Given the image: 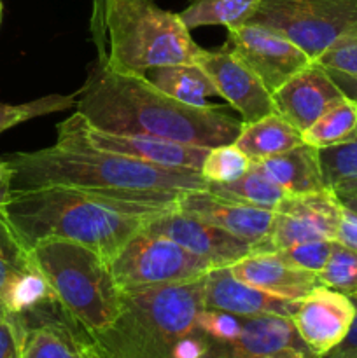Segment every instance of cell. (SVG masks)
<instances>
[{
    "label": "cell",
    "instance_id": "5bb4252c",
    "mask_svg": "<svg viewBox=\"0 0 357 358\" xmlns=\"http://www.w3.org/2000/svg\"><path fill=\"white\" fill-rule=\"evenodd\" d=\"M195 63L212 80L217 94L241 115V122H254L276 112L265 84L224 45L214 51L202 49Z\"/></svg>",
    "mask_w": 357,
    "mask_h": 358
},
{
    "label": "cell",
    "instance_id": "c3c4849f",
    "mask_svg": "<svg viewBox=\"0 0 357 358\" xmlns=\"http://www.w3.org/2000/svg\"><path fill=\"white\" fill-rule=\"evenodd\" d=\"M265 358H280V357H265Z\"/></svg>",
    "mask_w": 357,
    "mask_h": 358
},
{
    "label": "cell",
    "instance_id": "277c9868",
    "mask_svg": "<svg viewBox=\"0 0 357 358\" xmlns=\"http://www.w3.org/2000/svg\"><path fill=\"white\" fill-rule=\"evenodd\" d=\"M205 276L122 292L114 324L91 336L98 352L107 358H172L175 345L195 331L196 317L205 308Z\"/></svg>",
    "mask_w": 357,
    "mask_h": 358
},
{
    "label": "cell",
    "instance_id": "b9f144b4",
    "mask_svg": "<svg viewBox=\"0 0 357 358\" xmlns=\"http://www.w3.org/2000/svg\"><path fill=\"white\" fill-rule=\"evenodd\" d=\"M7 189H9V171H7L6 163L0 159V210L7 198Z\"/></svg>",
    "mask_w": 357,
    "mask_h": 358
},
{
    "label": "cell",
    "instance_id": "9c48e42d",
    "mask_svg": "<svg viewBox=\"0 0 357 358\" xmlns=\"http://www.w3.org/2000/svg\"><path fill=\"white\" fill-rule=\"evenodd\" d=\"M224 48L240 58L273 93L314 59L293 41L259 23L230 27Z\"/></svg>",
    "mask_w": 357,
    "mask_h": 358
},
{
    "label": "cell",
    "instance_id": "4fadbf2b",
    "mask_svg": "<svg viewBox=\"0 0 357 358\" xmlns=\"http://www.w3.org/2000/svg\"><path fill=\"white\" fill-rule=\"evenodd\" d=\"M356 315L357 306L352 297L318 285L307 297L298 301L290 320L308 352L314 358H322L345 339Z\"/></svg>",
    "mask_w": 357,
    "mask_h": 358
},
{
    "label": "cell",
    "instance_id": "1f68e13d",
    "mask_svg": "<svg viewBox=\"0 0 357 358\" xmlns=\"http://www.w3.org/2000/svg\"><path fill=\"white\" fill-rule=\"evenodd\" d=\"M77 94H48V96L37 98V100L24 101V103H0V133L6 129L14 128L24 121L34 117L52 114V112H63L76 105Z\"/></svg>",
    "mask_w": 357,
    "mask_h": 358
},
{
    "label": "cell",
    "instance_id": "ba28073f",
    "mask_svg": "<svg viewBox=\"0 0 357 358\" xmlns=\"http://www.w3.org/2000/svg\"><path fill=\"white\" fill-rule=\"evenodd\" d=\"M121 292L182 283L205 276L212 266L182 245L140 231L108 261Z\"/></svg>",
    "mask_w": 357,
    "mask_h": 358
},
{
    "label": "cell",
    "instance_id": "7dc6e473",
    "mask_svg": "<svg viewBox=\"0 0 357 358\" xmlns=\"http://www.w3.org/2000/svg\"><path fill=\"white\" fill-rule=\"evenodd\" d=\"M350 297H352L354 304H356V306H357V294H354V296H350Z\"/></svg>",
    "mask_w": 357,
    "mask_h": 358
},
{
    "label": "cell",
    "instance_id": "52a82bcc",
    "mask_svg": "<svg viewBox=\"0 0 357 358\" xmlns=\"http://www.w3.org/2000/svg\"><path fill=\"white\" fill-rule=\"evenodd\" d=\"M252 23L286 35L312 59L357 28V0H262Z\"/></svg>",
    "mask_w": 357,
    "mask_h": 358
},
{
    "label": "cell",
    "instance_id": "7bdbcfd3",
    "mask_svg": "<svg viewBox=\"0 0 357 358\" xmlns=\"http://www.w3.org/2000/svg\"><path fill=\"white\" fill-rule=\"evenodd\" d=\"M340 203H342V206L345 210H349L350 213H354V215L357 217V192H350V194H343V196H338Z\"/></svg>",
    "mask_w": 357,
    "mask_h": 358
},
{
    "label": "cell",
    "instance_id": "30bf717a",
    "mask_svg": "<svg viewBox=\"0 0 357 358\" xmlns=\"http://www.w3.org/2000/svg\"><path fill=\"white\" fill-rule=\"evenodd\" d=\"M56 133H65L80 138L97 149L108 150L119 156L132 157L142 163L154 164L168 170H202L209 147L189 145V143L174 142V140L154 138L140 135H115L102 131L86 122L79 114L70 115L66 121L56 126Z\"/></svg>",
    "mask_w": 357,
    "mask_h": 358
},
{
    "label": "cell",
    "instance_id": "d4e9b609",
    "mask_svg": "<svg viewBox=\"0 0 357 358\" xmlns=\"http://www.w3.org/2000/svg\"><path fill=\"white\" fill-rule=\"evenodd\" d=\"M357 135V103L345 96L324 112L314 124L301 133L307 145L315 149L350 142Z\"/></svg>",
    "mask_w": 357,
    "mask_h": 358
},
{
    "label": "cell",
    "instance_id": "f6af8a7d",
    "mask_svg": "<svg viewBox=\"0 0 357 358\" xmlns=\"http://www.w3.org/2000/svg\"><path fill=\"white\" fill-rule=\"evenodd\" d=\"M91 358H107V357L102 355L100 352H98V348H97V346H94L93 339H91Z\"/></svg>",
    "mask_w": 357,
    "mask_h": 358
},
{
    "label": "cell",
    "instance_id": "5b68a950",
    "mask_svg": "<svg viewBox=\"0 0 357 358\" xmlns=\"http://www.w3.org/2000/svg\"><path fill=\"white\" fill-rule=\"evenodd\" d=\"M107 51L111 69L146 76L161 66L195 63L202 48L181 16L164 10L154 0H107Z\"/></svg>",
    "mask_w": 357,
    "mask_h": 358
},
{
    "label": "cell",
    "instance_id": "f546056e",
    "mask_svg": "<svg viewBox=\"0 0 357 358\" xmlns=\"http://www.w3.org/2000/svg\"><path fill=\"white\" fill-rule=\"evenodd\" d=\"M317 276L321 285L346 296L357 294V250L336 241L328 262Z\"/></svg>",
    "mask_w": 357,
    "mask_h": 358
},
{
    "label": "cell",
    "instance_id": "83f0119b",
    "mask_svg": "<svg viewBox=\"0 0 357 358\" xmlns=\"http://www.w3.org/2000/svg\"><path fill=\"white\" fill-rule=\"evenodd\" d=\"M322 180L336 196L357 192V135L350 142L318 149Z\"/></svg>",
    "mask_w": 357,
    "mask_h": 358
},
{
    "label": "cell",
    "instance_id": "ac0fdd59",
    "mask_svg": "<svg viewBox=\"0 0 357 358\" xmlns=\"http://www.w3.org/2000/svg\"><path fill=\"white\" fill-rule=\"evenodd\" d=\"M275 110L300 133L310 128L328 108L338 103L345 93L328 69L312 62L272 93Z\"/></svg>",
    "mask_w": 357,
    "mask_h": 358
},
{
    "label": "cell",
    "instance_id": "603a6c76",
    "mask_svg": "<svg viewBox=\"0 0 357 358\" xmlns=\"http://www.w3.org/2000/svg\"><path fill=\"white\" fill-rule=\"evenodd\" d=\"M146 76L154 86L182 103L202 108L217 107L209 101L210 96H219L216 86L196 63L161 66L149 70Z\"/></svg>",
    "mask_w": 357,
    "mask_h": 358
},
{
    "label": "cell",
    "instance_id": "d6986e66",
    "mask_svg": "<svg viewBox=\"0 0 357 358\" xmlns=\"http://www.w3.org/2000/svg\"><path fill=\"white\" fill-rule=\"evenodd\" d=\"M203 306L220 310L238 317H259V315H279L293 317L298 301L284 299L273 294L247 285L231 273L230 266L214 268L205 276Z\"/></svg>",
    "mask_w": 357,
    "mask_h": 358
},
{
    "label": "cell",
    "instance_id": "ffe728a7",
    "mask_svg": "<svg viewBox=\"0 0 357 358\" xmlns=\"http://www.w3.org/2000/svg\"><path fill=\"white\" fill-rule=\"evenodd\" d=\"M231 273L247 285L284 297L301 301L321 285L317 273L300 269L280 259L275 252H259L230 266Z\"/></svg>",
    "mask_w": 357,
    "mask_h": 358
},
{
    "label": "cell",
    "instance_id": "3957f363",
    "mask_svg": "<svg viewBox=\"0 0 357 358\" xmlns=\"http://www.w3.org/2000/svg\"><path fill=\"white\" fill-rule=\"evenodd\" d=\"M10 191L72 187L119 196L186 194L206 189L196 170H168L97 149L80 138L58 133L51 147L2 157Z\"/></svg>",
    "mask_w": 357,
    "mask_h": 358
},
{
    "label": "cell",
    "instance_id": "4316f807",
    "mask_svg": "<svg viewBox=\"0 0 357 358\" xmlns=\"http://www.w3.org/2000/svg\"><path fill=\"white\" fill-rule=\"evenodd\" d=\"M0 299H2L4 306L9 311V315H16V317L28 315L31 311L41 310V308L58 301L55 294H52L49 283L46 282L42 273L35 266V262L34 266L20 273L7 285Z\"/></svg>",
    "mask_w": 357,
    "mask_h": 358
},
{
    "label": "cell",
    "instance_id": "44dd1931",
    "mask_svg": "<svg viewBox=\"0 0 357 358\" xmlns=\"http://www.w3.org/2000/svg\"><path fill=\"white\" fill-rule=\"evenodd\" d=\"M254 163L287 194H307L326 189L318 163V149L304 142L294 149Z\"/></svg>",
    "mask_w": 357,
    "mask_h": 358
},
{
    "label": "cell",
    "instance_id": "ab89813d",
    "mask_svg": "<svg viewBox=\"0 0 357 358\" xmlns=\"http://www.w3.org/2000/svg\"><path fill=\"white\" fill-rule=\"evenodd\" d=\"M322 358H357V315L354 318L352 327H350L345 339Z\"/></svg>",
    "mask_w": 357,
    "mask_h": 358
},
{
    "label": "cell",
    "instance_id": "ee69618b",
    "mask_svg": "<svg viewBox=\"0 0 357 358\" xmlns=\"http://www.w3.org/2000/svg\"><path fill=\"white\" fill-rule=\"evenodd\" d=\"M7 318H9V311L6 310V306H4L2 299H0V324H4V322H6Z\"/></svg>",
    "mask_w": 357,
    "mask_h": 358
},
{
    "label": "cell",
    "instance_id": "2e32d148",
    "mask_svg": "<svg viewBox=\"0 0 357 358\" xmlns=\"http://www.w3.org/2000/svg\"><path fill=\"white\" fill-rule=\"evenodd\" d=\"M177 210L220 227L241 240L251 241L265 252H272L270 234H272L275 210L223 198L209 192L206 189L182 194L177 201Z\"/></svg>",
    "mask_w": 357,
    "mask_h": 358
},
{
    "label": "cell",
    "instance_id": "7a4b0ae2",
    "mask_svg": "<svg viewBox=\"0 0 357 358\" xmlns=\"http://www.w3.org/2000/svg\"><path fill=\"white\" fill-rule=\"evenodd\" d=\"M76 108L93 128L115 135H140L212 147L233 143L244 122L220 107L186 105L154 86L147 76L111 69L104 58L90 66L77 91Z\"/></svg>",
    "mask_w": 357,
    "mask_h": 358
},
{
    "label": "cell",
    "instance_id": "d590c367",
    "mask_svg": "<svg viewBox=\"0 0 357 358\" xmlns=\"http://www.w3.org/2000/svg\"><path fill=\"white\" fill-rule=\"evenodd\" d=\"M210 348H212V341L196 327L175 345L172 358H206Z\"/></svg>",
    "mask_w": 357,
    "mask_h": 358
},
{
    "label": "cell",
    "instance_id": "836d02e7",
    "mask_svg": "<svg viewBox=\"0 0 357 358\" xmlns=\"http://www.w3.org/2000/svg\"><path fill=\"white\" fill-rule=\"evenodd\" d=\"M244 317L220 310L203 308L196 317V327L214 343H231L241 332Z\"/></svg>",
    "mask_w": 357,
    "mask_h": 358
},
{
    "label": "cell",
    "instance_id": "484cf974",
    "mask_svg": "<svg viewBox=\"0 0 357 358\" xmlns=\"http://www.w3.org/2000/svg\"><path fill=\"white\" fill-rule=\"evenodd\" d=\"M206 191L223 196V198L270 210H275L287 196V192L275 182L270 180L255 163H252L251 170L237 180L227 182V184H206Z\"/></svg>",
    "mask_w": 357,
    "mask_h": 358
},
{
    "label": "cell",
    "instance_id": "bcb514c9",
    "mask_svg": "<svg viewBox=\"0 0 357 358\" xmlns=\"http://www.w3.org/2000/svg\"><path fill=\"white\" fill-rule=\"evenodd\" d=\"M2 14H4V3L2 0H0V23H2Z\"/></svg>",
    "mask_w": 357,
    "mask_h": 358
},
{
    "label": "cell",
    "instance_id": "9a60e30c",
    "mask_svg": "<svg viewBox=\"0 0 357 358\" xmlns=\"http://www.w3.org/2000/svg\"><path fill=\"white\" fill-rule=\"evenodd\" d=\"M21 327V358H91V336L58 301L16 317Z\"/></svg>",
    "mask_w": 357,
    "mask_h": 358
},
{
    "label": "cell",
    "instance_id": "cb8c5ba5",
    "mask_svg": "<svg viewBox=\"0 0 357 358\" xmlns=\"http://www.w3.org/2000/svg\"><path fill=\"white\" fill-rule=\"evenodd\" d=\"M262 0H189L178 13L189 30L200 27H238L248 23Z\"/></svg>",
    "mask_w": 357,
    "mask_h": 358
},
{
    "label": "cell",
    "instance_id": "74e56055",
    "mask_svg": "<svg viewBox=\"0 0 357 358\" xmlns=\"http://www.w3.org/2000/svg\"><path fill=\"white\" fill-rule=\"evenodd\" d=\"M105 9H107V0H93V16H91V28L97 38V45L100 55L105 56V45H107V31H105Z\"/></svg>",
    "mask_w": 357,
    "mask_h": 358
},
{
    "label": "cell",
    "instance_id": "7c38bea8",
    "mask_svg": "<svg viewBox=\"0 0 357 358\" xmlns=\"http://www.w3.org/2000/svg\"><path fill=\"white\" fill-rule=\"evenodd\" d=\"M144 231L182 245L186 250L202 257L212 268L231 266L248 255L265 252L251 241L241 240L220 227L181 212L177 206L150 220Z\"/></svg>",
    "mask_w": 357,
    "mask_h": 358
},
{
    "label": "cell",
    "instance_id": "7402d4cb",
    "mask_svg": "<svg viewBox=\"0 0 357 358\" xmlns=\"http://www.w3.org/2000/svg\"><path fill=\"white\" fill-rule=\"evenodd\" d=\"M303 143L301 133L279 112L265 115L254 122H244L234 145L252 161H261L275 154L286 152Z\"/></svg>",
    "mask_w": 357,
    "mask_h": 358
},
{
    "label": "cell",
    "instance_id": "4dcf8cb0",
    "mask_svg": "<svg viewBox=\"0 0 357 358\" xmlns=\"http://www.w3.org/2000/svg\"><path fill=\"white\" fill-rule=\"evenodd\" d=\"M34 266L31 252L0 213V296L20 273Z\"/></svg>",
    "mask_w": 357,
    "mask_h": 358
},
{
    "label": "cell",
    "instance_id": "f1b7e54d",
    "mask_svg": "<svg viewBox=\"0 0 357 358\" xmlns=\"http://www.w3.org/2000/svg\"><path fill=\"white\" fill-rule=\"evenodd\" d=\"M254 161L241 152L233 143H224L209 149L205 159L202 164V177L205 178L206 184H227L251 170Z\"/></svg>",
    "mask_w": 357,
    "mask_h": 358
},
{
    "label": "cell",
    "instance_id": "60d3db41",
    "mask_svg": "<svg viewBox=\"0 0 357 358\" xmlns=\"http://www.w3.org/2000/svg\"><path fill=\"white\" fill-rule=\"evenodd\" d=\"M329 73H331L335 83L340 86V90L345 93V96L352 98V100L357 103V76L335 72V70H329Z\"/></svg>",
    "mask_w": 357,
    "mask_h": 358
},
{
    "label": "cell",
    "instance_id": "8fae6325",
    "mask_svg": "<svg viewBox=\"0 0 357 358\" xmlns=\"http://www.w3.org/2000/svg\"><path fill=\"white\" fill-rule=\"evenodd\" d=\"M342 217V203L329 189L287 194L275 208L270 234L272 252L308 241L336 240Z\"/></svg>",
    "mask_w": 357,
    "mask_h": 358
},
{
    "label": "cell",
    "instance_id": "e0dca14e",
    "mask_svg": "<svg viewBox=\"0 0 357 358\" xmlns=\"http://www.w3.org/2000/svg\"><path fill=\"white\" fill-rule=\"evenodd\" d=\"M314 358L293 320L279 315L244 317L241 332L231 343H214L206 358Z\"/></svg>",
    "mask_w": 357,
    "mask_h": 358
},
{
    "label": "cell",
    "instance_id": "f35d334b",
    "mask_svg": "<svg viewBox=\"0 0 357 358\" xmlns=\"http://www.w3.org/2000/svg\"><path fill=\"white\" fill-rule=\"evenodd\" d=\"M336 241L357 250V217L345 208H343V217L338 227V234H336Z\"/></svg>",
    "mask_w": 357,
    "mask_h": 358
},
{
    "label": "cell",
    "instance_id": "8992f818",
    "mask_svg": "<svg viewBox=\"0 0 357 358\" xmlns=\"http://www.w3.org/2000/svg\"><path fill=\"white\" fill-rule=\"evenodd\" d=\"M30 252L59 306L80 329L94 336L114 324L122 292L107 259L86 245L62 238L37 241Z\"/></svg>",
    "mask_w": 357,
    "mask_h": 358
},
{
    "label": "cell",
    "instance_id": "d6a6232c",
    "mask_svg": "<svg viewBox=\"0 0 357 358\" xmlns=\"http://www.w3.org/2000/svg\"><path fill=\"white\" fill-rule=\"evenodd\" d=\"M336 240H322V241H308V243L294 245V247L282 248V250H273L280 259L289 262L290 266H296L300 269L318 273L328 262Z\"/></svg>",
    "mask_w": 357,
    "mask_h": 358
},
{
    "label": "cell",
    "instance_id": "6da1fadb",
    "mask_svg": "<svg viewBox=\"0 0 357 358\" xmlns=\"http://www.w3.org/2000/svg\"><path fill=\"white\" fill-rule=\"evenodd\" d=\"M182 194L119 196L72 187L10 191L2 213L28 248L46 238L72 240L111 261Z\"/></svg>",
    "mask_w": 357,
    "mask_h": 358
},
{
    "label": "cell",
    "instance_id": "8d00e7d4",
    "mask_svg": "<svg viewBox=\"0 0 357 358\" xmlns=\"http://www.w3.org/2000/svg\"><path fill=\"white\" fill-rule=\"evenodd\" d=\"M0 358H21V327L13 315L0 324Z\"/></svg>",
    "mask_w": 357,
    "mask_h": 358
},
{
    "label": "cell",
    "instance_id": "e575fe53",
    "mask_svg": "<svg viewBox=\"0 0 357 358\" xmlns=\"http://www.w3.org/2000/svg\"><path fill=\"white\" fill-rule=\"evenodd\" d=\"M315 62L328 70L357 76V28L336 41Z\"/></svg>",
    "mask_w": 357,
    "mask_h": 358
}]
</instances>
